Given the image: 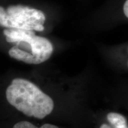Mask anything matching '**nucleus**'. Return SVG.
<instances>
[{
  "mask_svg": "<svg viewBox=\"0 0 128 128\" xmlns=\"http://www.w3.org/2000/svg\"><path fill=\"white\" fill-rule=\"evenodd\" d=\"M12 128H60L58 126L55 124H44L40 127H38L35 126L32 123L28 121H21L19 122L16 123L12 126Z\"/></svg>",
  "mask_w": 128,
  "mask_h": 128,
  "instance_id": "nucleus-5",
  "label": "nucleus"
},
{
  "mask_svg": "<svg viewBox=\"0 0 128 128\" xmlns=\"http://www.w3.org/2000/svg\"><path fill=\"white\" fill-rule=\"evenodd\" d=\"M100 128H110V127L108 125V124H102V125L100 126Z\"/></svg>",
  "mask_w": 128,
  "mask_h": 128,
  "instance_id": "nucleus-7",
  "label": "nucleus"
},
{
  "mask_svg": "<svg viewBox=\"0 0 128 128\" xmlns=\"http://www.w3.org/2000/svg\"><path fill=\"white\" fill-rule=\"evenodd\" d=\"M46 17L39 10L23 5L0 6V26L8 28L42 32L44 29Z\"/></svg>",
  "mask_w": 128,
  "mask_h": 128,
  "instance_id": "nucleus-3",
  "label": "nucleus"
},
{
  "mask_svg": "<svg viewBox=\"0 0 128 128\" xmlns=\"http://www.w3.org/2000/svg\"><path fill=\"white\" fill-rule=\"evenodd\" d=\"M3 33L6 41L13 44L8 55L19 61L38 65L49 60L54 52L52 43L47 38L36 36L33 30L6 28Z\"/></svg>",
  "mask_w": 128,
  "mask_h": 128,
  "instance_id": "nucleus-2",
  "label": "nucleus"
},
{
  "mask_svg": "<svg viewBox=\"0 0 128 128\" xmlns=\"http://www.w3.org/2000/svg\"></svg>",
  "mask_w": 128,
  "mask_h": 128,
  "instance_id": "nucleus-8",
  "label": "nucleus"
},
{
  "mask_svg": "<svg viewBox=\"0 0 128 128\" xmlns=\"http://www.w3.org/2000/svg\"><path fill=\"white\" fill-rule=\"evenodd\" d=\"M5 94L8 103L26 116L42 119L54 109V102L50 96L24 78L12 80Z\"/></svg>",
  "mask_w": 128,
  "mask_h": 128,
  "instance_id": "nucleus-1",
  "label": "nucleus"
},
{
  "mask_svg": "<svg viewBox=\"0 0 128 128\" xmlns=\"http://www.w3.org/2000/svg\"><path fill=\"white\" fill-rule=\"evenodd\" d=\"M107 119L115 128H128L126 118L119 113L110 112L108 114Z\"/></svg>",
  "mask_w": 128,
  "mask_h": 128,
  "instance_id": "nucleus-4",
  "label": "nucleus"
},
{
  "mask_svg": "<svg viewBox=\"0 0 128 128\" xmlns=\"http://www.w3.org/2000/svg\"><path fill=\"white\" fill-rule=\"evenodd\" d=\"M124 14L128 18V0H126L124 5V8H123Z\"/></svg>",
  "mask_w": 128,
  "mask_h": 128,
  "instance_id": "nucleus-6",
  "label": "nucleus"
}]
</instances>
